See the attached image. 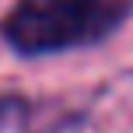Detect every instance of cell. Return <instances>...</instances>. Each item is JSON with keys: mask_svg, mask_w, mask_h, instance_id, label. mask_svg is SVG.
I'll return each instance as SVG.
<instances>
[{"mask_svg": "<svg viewBox=\"0 0 133 133\" xmlns=\"http://www.w3.org/2000/svg\"><path fill=\"white\" fill-rule=\"evenodd\" d=\"M123 21L112 0H18L4 18V39L25 56L98 42Z\"/></svg>", "mask_w": 133, "mask_h": 133, "instance_id": "6da1fadb", "label": "cell"}]
</instances>
